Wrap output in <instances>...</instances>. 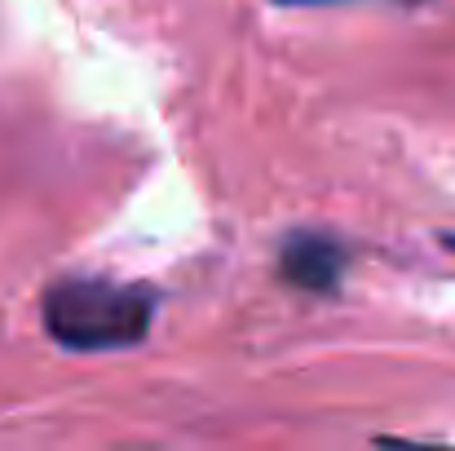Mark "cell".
I'll return each instance as SVG.
<instances>
[{
    "mask_svg": "<svg viewBox=\"0 0 455 451\" xmlns=\"http://www.w3.org/2000/svg\"><path fill=\"white\" fill-rule=\"evenodd\" d=\"M279 4H336V0H279ZM394 4H425V0H394Z\"/></svg>",
    "mask_w": 455,
    "mask_h": 451,
    "instance_id": "4",
    "label": "cell"
},
{
    "mask_svg": "<svg viewBox=\"0 0 455 451\" xmlns=\"http://www.w3.org/2000/svg\"><path fill=\"white\" fill-rule=\"evenodd\" d=\"M447 248H455V235H447Z\"/></svg>",
    "mask_w": 455,
    "mask_h": 451,
    "instance_id": "5",
    "label": "cell"
},
{
    "mask_svg": "<svg viewBox=\"0 0 455 451\" xmlns=\"http://www.w3.org/2000/svg\"><path fill=\"white\" fill-rule=\"evenodd\" d=\"M380 451H455V447H438V443H398V439H380Z\"/></svg>",
    "mask_w": 455,
    "mask_h": 451,
    "instance_id": "3",
    "label": "cell"
},
{
    "mask_svg": "<svg viewBox=\"0 0 455 451\" xmlns=\"http://www.w3.org/2000/svg\"><path fill=\"white\" fill-rule=\"evenodd\" d=\"M44 332L62 350H133L147 341L155 323V297L147 288L98 279V275H67L44 288L40 297Z\"/></svg>",
    "mask_w": 455,
    "mask_h": 451,
    "instance_id": "1",
    "label": "cell"
},
{
    "mask_svg": "<svg viewBox=\"0 0 455 451\" xmlns=\"http://www.w3.org/2000/svg\"><path fill=\"white\" fill-rule=\"evenodd\" d=\"M345 266H349V253L331 235H318V230H297L279 248V275L301 293H336L345 279Z\"/></svg>",
    "mask_w": 455,
    "mask_h": 451,
    "instance_id": "2",
    "label": "cell"
}]
</instances>
